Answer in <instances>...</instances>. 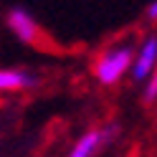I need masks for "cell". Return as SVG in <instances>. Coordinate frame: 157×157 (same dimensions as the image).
<instances>
[{
	"mask_svg": "<svg viewBox=\"0 0 157 157\" xmlns=\"http://www.w3.org/2000/svg\"><path fill=\"white\" fill-rule=\"evenodd\" d=\"M41 84V76L25 66H0V94L31 91Z\"/></svg>",
	"mask_w": 157,
	"mask_h": 157,
	"instance_id": "obj_5",
	"label": "cell"
},
{
	"mask_svg": "<svg viewBox=\"0 0 157 157\" xmlns=\"http://www.w3.org/2000/svg\"><path fill=\"white\" fill-rule=\"evenodd\" d=\"M134 46L129 41H117L112 46L101 48L96 53L94 63H91V74L94 81L112 89V86L122 84L127 76H132V66H134Z\"/></svg>",
	"mask_w": 157,
	"mask_h": 157,
	"instance_id": "obj_1",
	"label": "cell"
},
{
	"mask_svg": "<svg viewBox=\"0 0 157 157\" xmlns=\"http://www.w3.org/2000/svg\"><path fill=\"white\" fill-rule=\"evenodd\" d=\"M157 71V28L142 33V38L134 46V66H132V81L144 84Z\"/></svg>",
	"mask_w": 157,
	"mask_h": 157,
	"instance_id": "obj_3",
	"label": "cell"
},
{
	"mask_svg": "<svg viewBox=\"0 0 157 157\" xmlns=\"http://www.w3.org/2000/svg\"><path fill=\"white\" fill-rule=\"evenodd\" d=\"M147 18H150L152 23H157V0L150 3V8H147Z\"/></svg>",
	"mask_w": 157,
	"mask_h": 157,
	"instance_id": "obj_7",
	"label": "cell"
},
{
	"mask_svg": "<svg viewBox=\"0 0 157 157\" xmlns=\"http://www.w3.org/2000/svg\"><path fill=\"white\" fill-rule=\"evenodd\" d=\"M142 101L144 104H155L157 101V71L144 81V89H142Z\"/></svg>",
	"mask_w": 157,
	"mask_h": 157,
	"instance_id": "obj_6",
	"label": "cell"
},
{
	"mask_svg": "<svg viewBox=\"0 0 157 157\" xmlns=\"http://www.w3.org/2000/svg\"><path fill=\"white\" fill-rule=\"evenodd\" d=\"M119 137V127L117 124H101V127H91L86 129L78 140L71 144L66 157H99L114 140Z\"/></svg>",
	"mask_w": 157,
	"mask_h": 157,
	"instance_id": "obj_2",
	"label": "cell"
},
{
	"mask_svg": "<svg viewBox=\"0 0 157 157\" xmlns=\"http://www.w3.org/2000/svg\"><path fill=\"white\" fill-rule=\"evenodd\" d=\"M5 28H8V33L23 46H38L41 38H43V31H41V25H38V21L21 5H15V8H10V10L5 13Z\"/></svg>",
	"mask_w": 157,
	"mask_h": 157,
	"instance_id": "obj_4",
	"label": "cell"
}]
</instances>
